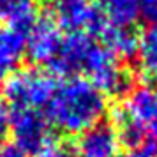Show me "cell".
<instances>
[{
  "instance_id": "5bb4252c",
  "label": "cell",
  "mask_w": 157,
  "mask_h": 157,
  "mask_svg": "<svg viewBox=\"0 0 157 157\" xmlns=\"http://www.w3.org/2000/svg\"><path fill=\"white\" fill-rule=\"evenodd\" d=\"M140 16L148 25H157V0H141L140 2Z\"/></svg>"
},
{
  "instance_id": "30bf717a",
  "label": "cell",
  "mask_w": 157,
  "mask_h": 157,
  "mask_svg": "<svg viewBox=\"0 0 157 157\" xmlns=\"http://www.w3.org/2000/svg\"><path fill=\"white\" fill-rule=\"evenodd\" d=\"M27 55V32L14 27L0 29V64L13 71Z\"/></svg>"
},
{
  "instance_id": "e0dca14e",
  "label": "cell",
  "mask_w": 157,
  "mask_h": 157,
  "mask_svg": "<svg viewBox=\"0 0 157 157\" xmlns=\"http://www.w3.org/2000/svg\"><path fill=\"white\" fill-rule=\"evenodd\" d=\"M57 152H58V147H55V145H48L46 148H43L41 152H37L36 157H57Z\"/></svg>"
},
{
  "instance_id": "2e32d148",
  "label": "cell",
  "mask_w": 157,
  "mask_h": 157,
  "mask_svg": "<svg viewBox=\"0 0 157 157\" xmlns=\"http://www.w3.org/2000/svg\"><path fill=\"white\" fill-rule=\"evenodd\" d=\"M0 157H27V154H23L14 145H0Z\"/></svg>"
},
{
  "instance_id": "7a4b0ae2",
  "label": "cell",
  "mask_w": 157,
  "mask_h": 157,
  "mask_svg": "<svg viewBox=\"0 0 157 157\" xmlns=\"http://www.w3.org/2000/svg\"><path fill=\"white\" fill-rule=\"evenodd\" d=\"M111 57H115L113 53L94 41L90 34L69 32L67 37H62V43L48 67L60 76H76L79 72L90 76Z\"/></svg>"
},
{
  "instance_id": "9a60e30c",
  "label": "cell",
  "mask_w": 157,
  "mask_h": 157,
  "mask_svg": "<svg viewBox=\"0 0 157 157\" xmlns=\"http://www.w3.org/2000/svg\"><path fill=\"white\" fill-rule=\"evenodd\" d=\"M9 134V111L4 104H0V145L6 141Z\"/></svg>"
},
{
  "instance_id": "8fae6325",
  "label": "cell",
  "mask_w": 157,
  "mask_h": 157,
  "mask_svg": "<svg viewBox=\"0 0 157 157\" xmlns=\"http://www.w3.org/2000/svg\"><path fill=\"white\" fill-rule=\"evenodd\" d=\"M36 0H0V21L7 27L27 30L36 23Z\"/></svg>"
},
{
  "instance_id": "4fadbf2b",
  "label": "cell",
  "mask_w": 157,
  "mask_h": 157,
  "mask_svg": "<svg viewBox=\"0 0 157 157\" xmlns=\"http://www.w3.org/2000/svg\"><path fill=\"white\" fill-rule=\"evenodd\" d=\"M138 64L145 76L157 79V25H150L138 41Z\"/></svg>"
},
{
  "instance_id": "ffe728a7",
  "label": "cell",
  "mask_w": 157,
  "mask_h": 157,
  "mask_svg": "<svg viewBox=\"0 0 157 157\" xmlns=\"http://www.w3.org/2000/svg\"><path fill=\"white\" fill-rule=\"evenodd\" d=\"M9 74H11V71H7V69H6L4 65L0 64V85H2V83H4V81L7 79V76H9Z\"/></svg>"
},
{
  "instance_id": "8992f818",
  "label": "cell",
  "mask_w": 157,
  "mask_h": 157,
  "mask_svg": "<svg viewBox=\"0 0 157 157\" xmlns=\"http://www.w3.org/2000/svg\"><path fill=\"white\" fill-rule=\"evenodd\" d=\"M125 111L141 127L145 134L143 148L157 155V88L140 86L129 94Z\"/></svg>"
},
{
  "instance_id": "277c9868",
  "label": "cell",
  "mask_w": 157,
  "mask_h": 157,
  "mask_svg": "<svg viewBox=\"0 0 157 157\" xmlns=\"http://www.w3.org/2000/svg\"><path fill=\"white\" fill-rule=\"evenodd\" d=\"M9 132H13L14 147L23 154L36 155L51 143L50 122L34 108H14L9 113Z\"/></svg>"
},
{
  "instance_id": "3957f363",
  "label": "cell",
  "mask_w": 157,
  "mask_h": 157,
  "mask_svg": "<svg viewBox=\"0 0 157 157\" xmlns=\"http://www.w3.org/2000/svg\"><path fill=\"white\" fill-rule=\"evenodd\" d=\"M55 79L43 71H20L4 81V94L13 108H39L50 102L55 92Z\"/></svg>"
},
{
  "instance_id": "5b68a950",
  "label": "cell",
  "mask_w": 157,
  "mask_h": 157,
  "mask_svg": "<svg viewBox=\"0 0 157 157\" xmlns=\"http://www.w3.org/2000/svg\"><path fill=\"white\" fill-rule=\"evenodd\" d=\"M53 16L57 27L69 32L86 30L92 36H99L108 25L106 18L101 14L92 0H55Z\"/></svg>"
},
{
  "instance_id": "6da1fadb",
  "label": "cell",
  "mask_w": 157,
  "mask_h": 157,
  "mask_svg": "<svg viewBox=\"0 0 157 157\" xmlns=\"http://www.w3.org/2000/svg\"><path fill=\"white\" fill-rule=\"evenodd\" d=\"M106 95L83 78H69L55 86L46 104V118L64 134H81L106 115Z\"/></svg>"
},
{
  "instance_id": "ac0fdd59",
  "label": "cell",
  "mask_w": 157,
  "mask_h": 157,
  "mask_svg": "<svg viewBox=\"0 0 157 157\" xmlns=\"http://www.w3.org/2000/svg\"><path fill=\"white\" fill-rule=\"evenodd\" d=\"M57 157H79L76 148H69V147H58Z\"/></svg>"
},
{
  "instance_id": "7c38bea8",
  "label": "cell",
  "mask_w": 157,
  "mask_h": 157,
  "mask_svg": "<svg viewBox=\"0 0 157 157\" xmlns=\"http://www.w3.org/2000/svg\"><path fill=\"white\" fill-rule=\"evenodd\" d=\"M141 0H97L101 14L115 27H132L140 18Z\"/></svg>"
},
{
  "instance_id": "d6986e66",
  "label": "cell",
  "mask_w": 157,
  "mask_h": 157,
  "mask_svg": "<svg viewBox=\"0 0 157 157\" xmlns=\"http://www.w3.org/2000/svg\"><path fill=\"white\" fill-rule=\"evenodd\" d=\"M124 157H152V154H148L145 148H132L131 152H127Z\"/></svg>"
},
{
  "instance_id": "ba28073f",
  "label": "cell",
  "mask_w": 157,
  "mask_h": 157,
  "mask_svg": "<svg viewBox=\"0 0 157 157\" xmlns=\"http://www.w3.org/2000/svg\"><path fill=\"white\" fill-rule=\"evenodd\" d=\"M60 43L62 36L57 23L46 18L39 20L30 27V34L27 36V55L36 64L48 65L55 57Z\"/></svg>"
},
{
  "instance_id": "9c48e42d",
  "label": "cell",
  "mask_w": 157,
  "mask_h": 157,
  "mask_svg": "<svg viewBox=\"0 0 157 157\" xmlns=\"http://www.w3.org/2000/svg\"><path fill=\"white\" fill-rule=\"evenodd\" d=\"M102 41V46L109 50L118 58H132L138 51L140 37L131 30V27H115L108 23L97 36Z\"/></svg>"
},
{
  "instance_id": "52a82bcc",
  "label": "cell",
  "mask_w": 157,
  "mask_h": 157,
  "mask_svg": "<svg viewBox=\"0 0 157 157\" xmlns=\"http://www.w3.org/2000/svg\"><path fill=\"white\" fill-rule=\"evenodd\" d=\"M120 140L111 124H95L81 132L76 152L79 157H118Z\"/></svg>"
}]
</instances>
